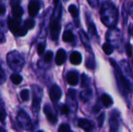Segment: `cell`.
<instances>
[{
  "instance_id": "cell-44",
  "label": "cell",
  "mask_w": 133,
  "mask_h": 132,
  "mask_svg": "<svg viewBox=\"0 0 133 132\" xmlns=\"http://www.w3.org/2000/svg\"><path fill=\"white\" fill-rule=\"evenodd\" d=\"M132 35H133V27H132Z\"/></svg>"
},
{
  "instance_id": "cell-38",
  "label": "cell",
  "mask_w": 133,
  "mask_h": 132,
  "mask_svg": "<svg viewBox=\"0 0 133 132\" xmlns=\"http://www.w3.org/2000/svg\"><path fill=\"white\" fill-rule=\"evenodd\" d=\"M129 14H130V16H132V18L133 19V2L131 3V4H130V5H129Z\"/></svg>"
},
{
  "instance_id": "cell-36",
  "label": "cell",
  "mask_w": 133,
  "mask_h": 132,
  "mask_svg": "<svg viewBox=\"0 0 133 132\" xmlns=\"http://www.w3.org/2000/svg\"><path fill=\"white\" fill-rule=\"evenodd\" d=\"M122 12H123V20H124V24H125L126 23V21H127V19H128V16H127V12H126V11H125V6H123V11H122Z\"/></svg>"
},
{
  "instance_id": "cell-35",
  "label": "cell",
  "mask_w": 133,
  "mask_h": 132,
  "mask_svg": "<svg viewBox=\"0 0 133 132\" xmlns=\"http://www.w3.org/2000/svg\"><path fill=\"white\" fill-rule=\"evenodd\" d=\"M126 51H127V54L129 57H131L132 55V46L130 44H128L126 46Z\"/></svg>"
},
{
  "instance_id": "cell-24",
  "label": "cell",
  "mask_w": 133,
  "mask_h": 132,
  "mask_svg": "<svg viewBox=\"0 0 133 132\" xmlns=\"http://www.w3.org/2000/svg\"><path fill=\"white\" fill-rule=\"evenodd\" d=\"M5 118H6V111L4 104L0 103V121L2 123H4Z\"/></svg>"
},
{
  "instance_id": "cell-26",
  "label": "cell",
  "mask_w": 133,
  "mask_h": 132,
  "mask_svg": "<svg viewBox=\"0 0 133 132\" xmlns=\"http://www.w3.org/2000/svg\"><path fill=\"white\" fill-rule=\"evenodd\" d=\"M20 97L23 101H27L30 99V91L28 89H23L20 93Z\"/></svg>"
},
{
  "instance_id": "cell-1",
  "label": "cell",
  "mask_w": 133,
  "mask_h": 132,
  "mask_svg": "<svg viewBox=\"0 0 133 132\" xmlns=\"http://www.w3.org/2000/svg\"><path fill=\"white\" fill-rule=\"evenodd\" d=\"M101 22L108 27L113 28L115 26L118 18V11L115 5L110 1H105L100 12Z\"/></svg>"
},
{
  "instance_id": "cell-10",
  "label": "cell",
  "mask_w": 133,
  "mask_h": 132,
  "mask_svg": "<svg viewBox=\"0 0 133 132\" xmlns=\"http://www.w3.org/2000/svg\"><path fill=\"white\" fill-rule=\"evenodd\" d=\"M40 9L39 2L37 0H31L28 5V12L31 17H34L37 15Z\"/></svg>"
},
{
  "instance_id": "cell-5",
  "label": "cell",
  "mask_w": 133,
  "mask_h": 132,
  "mask_svg": "<svg viewBox=\"0 0 133 132\" xmlns=\"http://www.w3.org/2000/svg\"><path fill=\"white\" fill-rule=\"evenodd\" d=\"M16 121L19 126L23 130L28 131L32 127V121L30 116L26 112H25L23 110H19V112L17 113Z\"/></svg>"
},
{
  "instance_id": "cell-3",
  "label": "cell",
  "mask_w": 133,
  "mask_h": 132,
  "mask_svg": "<svg viewBox=\"0 0 133 132\" xmlns=\"http://www.w3.org/2000/svg\"><path fill=\"white\" fill-rule=\"evenodd\" d=\"M109 126H110L109 132H121L120 131V128H122L121 113L116 109L113 110L110 114Z\"/></svg>"
},
{
  "instance_id": "cell-16",
  "label": "cell",
  "mask_w": 133,
  "mask_h": 132,
  "mask_svg": "<svg viewBox=\"0 0 133 132\" xmlns=\"http://www.w3.org/2000/svg\"><path fill=\"white\" fill-rule=\"evenodd\" d=\"M79 37H80V40H81L82 43L86 47V48L91 50V47H90V39H89L88 36L87 35V33L84 31L80 30L79 31Z\"/></svg>"
},
{
  "instance_id": "cell-34",
  "label": "cell",
  "mask_w": 133,
  "mask_h": 132,
  "mask_svg": "<svg viewBox=\"0 0 133 132\" xmlns=\"http://www.w3.org/2000/svg\"><path fill=\"white\" fill-rule=\"evenodd\" d=\"M44 49H45V45L44 44H39L37 46V54L39 55H42L44 52Z\"/></svg>"
},
{
  "instance_id": "cell-43",
  "label": "cell",
  "mask_w": 133,
  "mask_h": 132,
  "mask_svg": "<svg viewBox=\"0 0 133 132\" xmlns=\"http://www.w3.org/2000/svg\"><path fill=\"white\" fill-rule=\"evenodd\" d=\"M37 132H44L43 131H37Z\"/></svg>"
},
{
  "instance_id": "cell-33",
  "label": "cell",
  "mask_w": 133,
  "mask_h": 132,
  "mask_svg": "<svg viewBox=\"0 0 133 132\" xmlns=\"http://www.w3.org/2000/svg\"><path fill=\"white\" fill-rule=\"evenodd\" d=\"M87 2H88L89 5L94 9L97 8L99 5V0H87Z\"/></svg>"
},
{
  "instance_id": "cell-23",
  "label": "cell",
  "mask_w": 133,
  "mask_h": 132,
  "mask_svg": "<svg viewBox=\"0 0 133 132\" xmlns=\"http://www.w3.org/2000/svg\"><path fill=\"white\" fill-rule=\"evenodd\" d=\"M10 79H11L12 82L13 84H15V85H19V84H20L21 82H22V80H23L22 76L19 75V74H16V73H15V74H12V75H11Z\"/></svg>"
},
{
  "instance_id": "cell-28",
  "label": "cell",
  "mask_w": 133,
  "mask_h": 132,
  "mask_svg": "<svg viewBox=\"0 0 133 132\" xmlns=\"http://www.w3.org/2000/svg\"><path fill=\"white\" fill-rule=\"evenodd\" d=\"M69 111H70V108H69V107L68 105L63 104V105L61 106V107H60V112H61L62 114L67 115V114H69Z\"/></svg>"
},
{
  "instance_id": "cell-6",
  "label": "cell",
  "mask_w": 133,
  "mask_h": 132,
  "mask_svg": "<svg viewBox=\"0 0 133 132\" xmlns=\"http://www.w3.org/2000/svg\"><path fill=\"white\" fill-rule=\"evenodd\" d=\"M60 16L56 17L55 19H53L51 26H50V31H51V40H56L58 38L60 30H61V25H60Z\"/></svg>"
},
{
  "instance_id": "cell-20",
  "label": "cell",
  "mask_w": 133,
  "mask_h": 132,
  "mask_svg": "<svg viewBox=\"0 0 133 132\" xmlns=\"http://www.w3.org/2000/svg\"><path fill=\"white\" fill-rule=\"evenodd\" d=\"M62 40L64 42H66V43L72 42L74 40V35L71 31L66 30L62 34Z\"/></svg>"
},
{
  "instance_id": "cell-41",
  "label": "cell",
  "mask_w": 133,
  "mask_h": 132,
  "mask_svg": "<svg viewBox=\"0 0 133 132\" xmlns=\"http://www.w3.org/2000/svg\"><path fill=\"white\" fill-rule=\"evenodd\" d=\"M5 41V38H4V35L3 33L0 31V42H4Z\"/></svg>"
},
{
  "instance_id": "cell-19",
  "label": "cell",
  "mask_w": 133,
  "mask_h": 132,
  "mask_svg": "<svg viewBox=\"0 0 133 132\" xmlns=\"http://www.w3.org/2000/svg\"><path fill=\"white\" fill-rule=\"evenodd\" d=\"M87 24H88V31H89L90 34L91 36L97 38L98 37V35H97V29H96V26H95L94 23L91 20H90V22H89V20L87 19Z\"/></svg>"
},
{
  "instance_id": "cell-29",
  "label": "cell",
  "mask_w": 133,
  "mask_h": 132,
  "mask_svg": "<svg viewBox=\"0 0 133 132\" xmlns=\"http://www.w3.org/2000/svg\"><path fill=\"white\" fill-rule=\"evenodd\" d=\"M35 26V21L33 19H26L24 22V26L27 29H33Z\"/></svg>"
},
{
  "instance_id": "cell-18",
  "label": "cell",
  "mask_w": 133,
  "mask_h": 132,
  "mask_svg": "<svg viewBox=\"0 0 133 132\" xmlns=\"http://www.w3.org/2000/svg\"><path fill=\"white\" fill-rule=\"evenodd\" d=\"M12 15H13V18L20 19V18H21V16H22V15L23 13V10L19 6V5H18L12 7Z\"/></svg>"
},
{
  "instance_id": "cell-39",
  "label": "cell",
  "mask_w": 133,
  "mask_h": 132,
  "mask_svg": "<svg viewBox=\"0 0 133 132\" xmlns=\"http://www.w3.org/2000/svg\"><path fill=\"white\" fill-rule=\"evenodd\" d=\"M5 12V7L2 5H0V15H3Z\"/></svg>"
},
{
  "instance_id": "cell-40",
  "label": "cell",
  "mask_w": 133,
  "mask_h": 132,
  "mask_svg": "<svg viewBox=\"0 0 133 132\" xmlns=\"http://www.w3.org/2000/svg\"><path fill=\"white\" fill-rule=\"evenodd\" d=\"M5 81V75L2 72H0V84H2Z\"/></svg>"
},
{
  "instance_id": "cell-2",
  "label": "cell",
  "mask_w": 133,
  "mask_h": 132,
  "mask_svg": "<svg viewBox=\"0 0 133 132\" xmlns=\"http://www.w3.org/2000/svg\"><path fill=\"white\" fill-rule=\"evenodd\" d=\"M110 61H111V65L115 69V78H116V81H117V84H118L119 91H120L121 94L122 95V96L124 98H125L126 100H128L129 93L133 92V89L130 86V84L129 83V82L127 81V79H125V77L124 76V75L122 74V72L120 69L119 66L117 65V63L112 59H111Z\"/></svg>"
},
{
  "instance_id": "cell-14",
  "label": "cell",
  "mask_w": 133,
  "mask_h": 132,
  "mask_svg": "<svg viewBox=\"0 0 133 132\" xmlns=\"http://www.w3.org/2000/svg\"><path fill=\"white\" fill-rule=\"evenodd\" d=\"M70 62L72 65H79L82 62V55L78 51H73L70 55Z\"/></svg>"
},
{
  "instance_id": "cell-30",
  "label": "cell",
  "mask_w": 133,
  "mask_h": 132,
  "mask_svg": "<svg viewBox=\"0 0 133 132\" xmlns=\"http://www.w3.org/2000/svg\"><path fill=\"white\" fill-rule=\"evenodd\" d=\"M52 58H53V52L51 51H48L44 57V61L47 63H49L52 60Z\"/></svg>"
},
{
  "instance_id": "cell-25",
  "label": "cell",
  "mask_w": 133,
  "mask_h": 132,
  "mask_svg": "<svg viewBox=\"0 0 133 132\" xmlns=\"http://www.w3.org/2000/svg\"><path fill=\"white\" fill-rule=\"evenodd\" d=\"M86 66L87 68H88L89 69H94L95 68V61H94V58H90V57H88L87 61H86Z\"/></svg>"
},
{
  "instance_id": "cell-7",
  "label": "cell",
  "mask_w": 133,
  "mask_h": 132,
  "mask_svg": "<svg viewBox=\"0 0 133 132\" xmlns=\"http://www.w3.org/2000/svg\"><path fill=\"white\" fill-rule=\"evenodd\" d=\"M44 113L46 115L48 121L51 124H56L58 122V117L56 113L55 112L54 109L49 104H45L44 107Z\"/></svg>"
},
{
  "instance_id": "cell-13",
  "label": "cell",
  "mask_w": 133,
  "mask_h": 132,
  "mask_svg": "<svg viewBox=\"0 0 133 132\" xmlns=\"http://www.w3.org/2000/svg\"><path fill=\"white\" fill-rule=\"evenodd\" d=\"M66 60V52L64 49H59L56 53L55 63L58 65H62Z\"/></svg>"
},
{
  "instance_id": "cell-12",
  "label": "cell",
  "mask_w": 133,
  "mask_h": 132,
  "mask_svg": "<svg viewBox=\"0 0 133 132\" xmlns=\"http://www.w3.org/2000/svg\"><path fill=\"white\" fill-rule=\"evenodd\" d=\"M66 80L69 85L76 86L79 82L78 72L76 71H71V72H68L67 75H66Z\"/></svg>"
},
{
  "instance_id": "cell-37",
  "label": "cell",
  "mask_w": 133,
  "mask_h": 132,
  "mask_svg": "<svg viewBox=\"0 0 133 132\" xmlns=\"http://www.w3.org/2000/svg\"><path fill=\"white\" fill-rule=\"evenodd\" d=\"M19 2H20V0H12L10 4L12 7V6H16V5H19Z\"/></svg>"
},
{
  "instance_id": "cell-11",
  "label": "cell",
  "mask_w": 133,
  "mask_h": 132,
  "mask_svg": "<svg viewBox=\"0 0 133 132\" xmlns=\"http://www.w3.org/2000/svg\"><path fill=\"white\" fill-rule=\"evenodd\" d=\"M22 26H20V19H16V18H9V27L10 29V30L14 33L16 35L17 34L18 31L19 30V29L21 28Z\"/></svg>"
},
{
  "instance_id": "cell-31",
  "label": "cell",
  "mask_w": 133,
  "mask_h": 132,
  "mask_svg": "<svg viewBox=\"0 0 133 132\" xmlns=\"http://www.w3.org/2000/svg\"><path fill=\"white\" fill-rule=\"evenodd\" d=\"M88 86H89V78L85 74H83L82 75V86H84L85 88H87Z\"/></svg>"
},
{
  "instance_id": "cell-27",
  "label": "cell",
  "mask_w": 133,
  "mask_h": 132,
  "mask_svg": "<svg viewBox=\"0 0 133 132\" xmlns=\"http://www.w3.org/2000/svg\"><path fill=\"white\" fill-rule=\"evenodd\" d=\"M58 132H72L68 124H62L58 128Z\"/></svg>"
},
{
  "instance_id": "cell-15",
  "label": "cell",
  "mask_w": 133,
  "mask_h": 132,
  "mask_svg": "<svg viewBox=\"0 0 133 132\" xmlns=\"http://www.w3.org/2000/svg\"><path fill=\"white\" fill-rule=\"evenodd\" d=\"M91 97H92V90L88 87H87L80 93V99L82 100V101L85 103L89 101L91 99Z\"/></svg>"
},
{
  "instance_id": "cell-21",
  "label": "cell",
  "mask_w": 133,
  "mask_h": 132,
  "mask_svg": "<svg viewBox=\"0 0 133 132\" xmlns=\"http://www.w3.org/2000/svg\"><path fill=\"white\" fill-rule=\"evenodd\" d=\"M102 48H103L104 52L108 55L111 54L114 51V47L110 43H104L102 46Z\"/></svg>"
},
{
  "instance_id": "cell-45",
  "label": "cell",
  "mask_w": 133,
  "mask_h": 132,
  "mask_svg": "<svg viewBox=\"0 0 133 132\" xmlns=\"http://www.w3.org/2000/svg\"><path fill=\"white\" fill-rule=\"evenodd\" d=\"M64 1H68V0H64Z\"/></svg>"
},
{
  "instance_id": "cell-9",
  "label": "cell",
  "mask_w": 133,
  "mask_h": 132,
  "mask_svg": "<svg viewBox=\"0 0 133 132\" xmlns=\"http://www.w3.org/2000/svg\"><path fill=\"white\" fill-rule=\"evenodd\" d=\"M77 125L79 128L83 129L85 132L93 131V124L91 121L85 118H80L78 120Z\"/></svg>"
},
{
  "instance_id": "cell-42",
  "label": "cell",
  "mask_w": 133,
  "mask_h": 132,
  "mask_svg": "<svg viewBox=\"0 0 133 132\" xmlns=\"http://www.w3.org/2000/svg\"><path fill=\"white\" fill-rule=\"evenodd\" d=\"M0 132H6V131H5V130L3 128L0 127Z\"/></svg>"
},
{
  "instance_id": "cell-22",
  "label": "cell",
  "mask_w": 133,
  "mask_h": 132,
  "mask_svg": "<svg viewBox=\"0 0 133 132\" xmlns=\"http://www.w3.org/2000/svg\"><path fill=\"white\" fill-rule=\"evenodd\" d=\"M69 12H70L71 16L74 18L76 19L79 16V12H78V9L76 8V6L75 5H70L69 6Z\"/></svg>"
},
{
  "instance_id": "cell-4",
  "label": "cell",
  "mask_w": 133,
  "mask_h": 132,
  "mask_svg": "<svg viewBox=\"0 0 133 132\" xmlns=\"http://www.w3.org/2000/svg\"><path fill=\"white\" fill-rule=\"evenodd\" d=\"M42 90L38 86H34L33 88V101L31 110L33 114L36 116L39 113L41 107V102L42 99Z\"/></svg>"
},
{
  "instance_id": "cell-8",
  "label": "cell",
  "mask_w": 133,
  "mask_h": 132,
  "mask_svg": "<svg viewBox=\"0 0 133 132\" xmlns=\"http://www.w3.org/2000/svg\"><path fill=\"white\" fill-rule=\"evenodd\" d=\"M62 92L61 88L58 86V85H53L50 89L49 92V96H50V99L53 103H57L62 97Z\"/></svg>"
},
{
  "instance_id": "cell-17",
  "label": "cell",
  "mask_w": 133,
  "mask_h": 132,
  "mask_svg": "<svg viewBox=\"0 0 133 132\" xmlns=\"http://www.w3.org/2000/svg\"><path fill=\"white\" fill-rule=\"evenodd\" d=\"M101 102L104 107H110L113 105V100L108 94H103L101 96Z\"/></svg>"
},
{
  "instance_id": "cell-32",
  "label": "cell",
  "mask_w": 133,
  "mask_h": 132,
  "mask_svg": "<svg viewBox=\"0 0 133 132\" xmlns=\"http://www.w3.org/2000/svg\"><path fill=\"white\" fill-rule=\"evenodd\" d=\"M104 118H105V114L102 113L98 117H97V122H98V125L99 127H102L104 124Z\"/></svg>"
}]
</instances>
